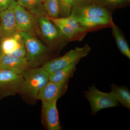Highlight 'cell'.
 Segmentation results:
<instances>
[{
	"instance_id": "obj_1",
	"label": "cell",
	"mask_w": 130,
	"mask_h": 130,
	"mask_svg": "<svg viewBox=\"0 0 130 130\" xmlns=\"http://www.w3.org/2000/svg\"><path fill=\"white\" fill-rule=\"evenodd\" d=\"M22 74L23 83L19 94L25 100L35 101L40 91L50 81V74L42 67L29 68Z\"/></svg>"
},
{
	"instance_id": "obj_2",
	"label": "cell",
	"mask_w": 130,
	"mask_h": 130,
	"mask_svg": "<svg viewBox=\"0 0 130 130\" xmlns=\"http://www.w3.org/2000/svg\"><path fill=\"white\" fill-rule=\"evenodd\" d=\"M91 49L88 44L80 47H77L70 50L63 56L47 61L42 67L50 74H51L73 63L79 62L81 59L88 55Z\"/></svg>"
},
{
	"instance_id": "obj_3",
	"label": "cell",
	"mask_w": 130,
	"mask_h": 130,
	"mask_svg": "<svg viewBox=\"0 0 130 130\" xmlns=\"http://www.w3.org/2000/svg\"><path fill=\"white\" fill-rule=\"evenodd\" d=\"M84 96L90 105L91 114L95 115L102 109L119 106V104L111 92L101 91L94 85L84 91Z\"/></svg>"
},
{
	"instance_id": "obj_4",
	"label": "cell",
	"mask_w": 130,
	"mask_h": 130,
	"mask_svg": "<svg viewBox=\"0 0 130 130\" xmlns=\"http://www.w3.org/2000/svg\"><path fill=\"white\" fill-rule=\"evenodd\" d=\"M19 32L23 38L26 50L25 58L30 68L37 67L46 55L47 48L35 35L28 32Z\"/></svg>"
},
{
	"instance_id": "obj_5",
	"label": "cell",
	"mask_w": 130,
	"mask_h": 130,
	"mask_svg": "<svg viewBox=\"0 0 130 130\" xmlns=\"http://www.w3.org/2000/svg\"><path fill=\"white\" fill-rule=\"evenodd\" d=\"M23 82V74L9 70H0V100L19 94Z\"/></svg>"
},
{
	"instance_id": "obj_6",
	"label": "cell",
	"mask_w": 130,
	"mask_h": 130,
	"mask_svg": "<svg viewBox=\"0 0 130 130\" xmlns=\"http://www.w3.org/2000/svg\"><path fill=\"white\" fill-rule=\"evenodd\" d=\"M13 11L19 31L34 35L38 33L40 30L37 18L18 4L13 8Z\"/></svg>"
},
{
	"instance_id": "obj_7",
	"label": "cell",
	"mask_w": 130,
	"mask_h": 130,
	"mask_svg": "<svg viewBox=\"0 0 130 130\" xmlns=\"http://www.w3.org/2000/svg\"><path fill=\"white\" fill-rule=\"evenodd\" d=\"M70 16L77 20L80 19L94 16L111 17L110 13L102 5L95 4H85L74 5L73 6Z\"/></svg>"
},
{
	"instance_id": "obj_8",
	"label": "cell",
	"mask_w": 130,
	"mask_h": 130,
	"mask_svg": "<svg viewBox=\"0 0 130 130\" xmlns=\"http://www.w3.org/2000/svg\"><path fill=\"white\" fill-rule=\"evenodd\" d=\"M57 101L42 102L43 122L48 130L62 129L57 108Z\"/></svg>"
},
{
	"instance_id": "obj_9",
	"label": "cell",
	"mask_w": 130,
	"mask_h": 130,
	"mask_svg": "<svg viewBox=\"0 0 130 130\" xmlns=\"http://www.w3.org/2000/svg\"><path fill=\"white\" fill-rule=\"evenodd\" d=\"M68 82L57 83L49 81L39 92L37 100L42 102L58 101L67 90Z\"/></svg>"
},
{
	"instance_id": "obj_10",
	"label": "cell",
	"mask_w": 130,
	"mask_h": 130,
	"mask_svg": "<svg viewBox=\"0 0 130 130\" xmlns=\"http://www.w3.org/2000/svg\"><path fill=\"white\" fill-rule=\"evenodd\" d=\"M15 6L0 12V38L2 39L12 36L19 32L13 11Z\"/></svg>"
},
{
	"instance_id": "obj_11",
	"label": "cell",
	"mask_w": 130,
	"mask_h": 130,
	"mask_svg": "<svg viewBox=\"0 0 130 130\" xmlns=\"http://www.w3.org/2000/svg\"><path fill=\"white\" fill-rule=\"evenodd\" d=\"M1 69L9 70L19 74H23L30 68L25 58H18L2 54L0 55Z\"/></svg>"
},
{
	"instance_id": "obj_12",
	"label": "cell",
	"mask_w": 130,
	"mask_h": 130,
	"mask_svg": "<svg viewBox=\"0 0 130 130\" xmlns=\"http://www.w3.org/2000/svg\"><path fill=\"white\" fill-rule=\"evenodd\" d=\"M38 22L40 32L47 41H54L61 35L56 26L47 16L38 18Z\"/></svg>"
},
{
	"instance_id": "obj_13",
	"label": "cell",
	"mask_w": 130,
	"mask_h": 130,
	"mask_svg": "<svg viewBox=\"0 0 130 130\" xmlns=\"http://www.w3.org/2000/svg\"><path fill=\"white\" fill-rule=\"evenodd\" d=\"M16 2L38 19L47 16L42 0H16Z\"/></svg>"
},
{
	"instance_id": "obj_14",
	"label": "cell",
	"mask_w": 130,
	"mask_h": 130,
	"mask_svg": "<svg viewBox=\"0 0 130 130\" xmlns=\"http://www.w3.org/2000/svg\"><path fill=\"white\" fill-rule=\"evenodd\" d=\"M47 17L53 22L58 28L61 35L65 38L70 40H77L83 38L85 33H81L75 30L69 26L64 23L60 21L59 18Z\"/></svg>"
},
{
	"instance_id": "obj_15",
	"label": "cell",
	"mask_w": 130,
	"mask_h": 130,
	"mask_svg": "<svg viewBox=\"0 0 130 130\" xmlns=\"http://www.w3.org/2000/svg\"><path fill=\"white\" fill-rule=\"evenodd\" d=\"M77 21L82 27L87 30L99 26L110 25L112 20L111 17L94 16L80 19Z\"/></svg>"
},
{
	"instance_id": "obj_16",
	"label": "cell",
	"mask_w": 130,
	"mask_h": 130,
	"mask_svg": "<svg viewBox=\"0 0 130 130\" xmlns=\"http://www.w3.org/2000/svg\"><path fill=\"white\" fill-rule=\"evenodd\" d=\"M111 86V92L119 103L127 109H130V91L127 86H119L112 84Z\"/></svg>"
},
{
	"instance_id": "obj_17",
	"label": "cell",
	"mask_w": 130,
	"mask_h": 130,
	"mask_svg": "<svg viewBox=\"0 0 130 130\" xmlns=\"http://www.w3.org/2000/svg\"><path fill=\"white\" fill-rule=\"evenodd\" d=\"M23 38L19 31L12 36L2 39V54L9 55L19 47Z\"/></svg>"
},
{
	"instance_id": "obj_18",
	"label": "cell",
	"mask_w": 130,
	"mask_h": 130,
	"mask_svg": "<svg viewBox=\"0 0 130 130\" xmlns=\"http://www.w3.org/2000/svg\"><path fill=\"white\" fill-rule=\"evenodd\" d=\"M78 63L76 62L73 63L68 66L50 74V81L57 83L69 81L76 72V67Z\"/></svg>"
},
{
	"instance_id": "obj_19",
	"label": "cell",
	"mask_w": 130,
	"mask_h": 130,
	"mask_svg": "<svg viewBox=\"0 0 130 130\" xmlns=\"http://www.w3.org/2000/svg\"><path fill=\"white\" fill-rule=\"evenodd\" d=\"M110 25L117 46L124 56L130 59V49L125 38L119 28L112 21Z\"/></svg>"
},
{
	"instance_id": "obj_20",
	"label": "cell",
	"mask_w": 130,
	"mask_h": 130,
	"mask_svg": "<svg viewBox=\"0 0 130 130\" xmlns=\"http://www.w3.org/2000/svg\"><path fill=\"white\" fill-rule=\"evenodd\" d=\"M43 4L47 16L54 18H58L61 12L60 0H46Z\"/></svg>"
},
{
	"instance_id": "obj_21",
	"label": "cell",
	"mask_w": 130,
	"mask_h": 130,
	"mask_svg": "<svg viewBox=\"0 0 130 130\" xmlns=\"http://www.w3.org/2000/svg\"><path fill=\"white\" fill-rule=\"evenodd\" d=\"M74 0H60V14L63 17L70 16L73 6Z\"/></svg>"
},
{
	"instance_id": "obj_22",
	"label": "cell",
	"mask_w": 130,
	"mask_h": 130,
	"mask_svg": "<svg viewBox=\"0 0 130 130\" xmlns=\"http://www.w3.org/2000/svg\"><path fill=\"white\" fill-rule=\"evenodd\" d=\"M94 2L104 6H118L123 5L127 0H93Z\"/></svg>"
},
{
	"instance_id": "obj_23",
	"label": "cell",
	"mask_w": 130,
	"mask_h": 130,
	"mask_svg": "<svg viewBox=\"0 0 130 130\" xmlns=\"http://www.w3.org/2000/svg\"><path fill=\"white\" fill-rule=\"evenodd\" d=\"M26 54V50L24 40L17 49L9 55L10 56L18 57V58H25Z\"/></svg>"
},
{
	"instance_id": "obj_24",
	"label": "cell",
	"mask_w": 130,
	"mask_h": 130,
	"mask_svg": "<svg viewBox=\"0 0 130 130\" xmlns=\"http://www.w3.org/2000/svg\"><path fill=\"white\" fill-rule=\"evenodd\" d=\"M16 5V0H0V12Z\"/></svg>"
},
{
	"instance_id": "obj_25",
	"label": "cell",
	"mask_w": 130,
	"mask_h": 130,
	"mask_svg": "<svg viewBox=\"0 0 130 130\" xmlns=\"http://www.w3.org/2000/svg\"><path fill=\"white\" fill-rule=\"evenodd\" d=\"M88 1L89 0H74L73 6H74V5H79V4L85 3V2H86L87 1Z\"/></svg>"
},
{
	"instance_id": "obj_26",
	"label": "cell",
	"mask_w": 130,
	"mask_h": 130,
	"mask_svg": "<svg viewBox=\"0 0 130 130\" xmlns=\"http://www.w3.org/2000/svg\"><path fill=\"white\" fill-rule=\"evenodd\" d=\"M2 39L0 38V55L2 54L1 48V44Z\"/></svg>"
},
{
	"instance_id": "obj_27",
	"label": "cell",
	"mask_w": 130,
	"mask_h": 130,
	"mask_svg": "<svg viewBox=\"0 0 130 130\" xmlns=\"http://www.w3.org/2000/svg\"><path fill=\"white\" fill-rule=\"evenodd\" d=\"M42 1L43 2V3H44V2H45V1H46V0H42Z\"/></svg>"
},
{
	"instance_id": "obj_28",
	"label": "cell",
	"mask_w": 130,
	"mask_h": 130,
	"mask_svg": "<svg viewBox=\"0 0 130 130\" xmlns=\"http://www.w3.org/2000/svg\"><path fill=\"white\" fill-rule=\"evenodd\" d=\"M1 64H0V70H1Z\"/></svg>"
},
{
	"instance_id": "obj_29",
	"label": "cell",
	"mask_w": 130,
	"mask_h": 130,
	"mask_svg": "<svg viewBox=\"0 0 130 130\" xmlns=\"http://www.w3.org/2000/svg\"><path fill=\"white\" fill-rule=\"evenodd\" d=\"M127 1H128V2H129L130 1V0H127Z\"/></svg>"
}]
</instances>
